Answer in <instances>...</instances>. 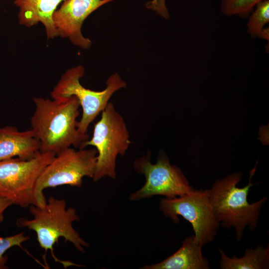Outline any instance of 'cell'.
Instances as JSON below:
<instances>
[{
	"mask_svg": "<svg viewBox=\"0 0 269 269\" xmlns=\"http://www.w3.org/2000/svg\"><path fill=\"white\" fill-rule=\"evenodd\" d=\"M35 109L30 119L31 130L40 144V151L57 154L72 146L84 148L89 139L77 128L78 99L74 96L50 99H33Z\"/></svg>",
	"mask_w": 269,
	"mask_h": 269,
	"instance_id": "6da1fadb",
	"label": "cell"
},
{
	"mask_svg": "<svg viewBox=\"0 0 269 269\" xmlns=\"http://www.w3.org/2000/svg\"><path fill=\"white\" fill-rule=\"evenodd\" d=\"M29 212L33 218L30 219L23 217L18 218L16 225L18 228H25L35 232L40 247L45 251L43 260L46 267L48 266L45 258L48 251H50L55 262L62 264L64 268L71 266L82 267V265L58 259L54 250V245L58 243L61 237L72 243L80 252L84 253L85 248L89 247V243L80 237L72 226L73 222L80 220L75 209L71 207L67 208L63 199L51 196L42 207L30 205Z\"/></svg>",
	"mask_w": 269,
	"mask_h": 269,
	"instance_id": "7a4b0ae2",
	"label": "cell"
},
{
	"mask_svg": "<svg viewBox=\"0 0 269 269\" xmlns=\"http://www.w3.org/2000/svg\"><path fill=\"white\" fill-rule=\"evenodd\" d=\"M255 172V167L251 171L248 184L242 188L237 186L242 174L236 173L217 180L209 189L215 217L223 227L234 228L238 242L247 227L251 231L256 229L261 209L268 200L266 196L252 203L248 201L250 189L254 186L251 179Z\"/></svg>",
	"mask_w": 269,
	"mask_h": 269,
	"instance_id": "3957f363",
	"label": "cell"
},
{
	"mask_svg": "<svg viewBox=\"0 0 269 269\" xmlns=\"http://www.w3.org/2000/svg\"><path fill=\"white\" fill-rule=\"evenodd\" d=\"M131 144L129 133L123 117L112 102L102 112L100 119L94 125L93 135L84 143L97 151V162L92 177L94 182L108 176L115 179L116 160L123 156Z\"/></svg>",
	"mask_w": 269,
	"mask_h": 269,
	"instance_id": "277c9868",
	"label": "cell"
},
{
	"mask_svg": "<svg viewBox=\"0 0 269 269\" xmlns=\"http://www.w3.org/2000/svg\"><path fill=\"white\" fill-rule=\"evenodd\" d=\"M96 149L69 147L55 155L42 170L33 190L34 205L42 207L46 199L43 191L48 188L67 185L81 187L84 177H93L96 165Z\"/></svg>",
	"mask_w": 269,
	"mask_h": 269,
	"instance_id": "5b68a950",
	"label": "cell"
},
{
	"mask_svg": "<svg viewBox=\"0 0 269 269\" xmlns=\"http://www.w3.org/2000/svg\"><path fill=\"white\" fill-rule=\"evenodd\" d=\"M85 73L82 65L73 67L61 76L51 92L52 99L75 96L82 109L81 119L78 121L77 128L82 134H87L90 125L105 109L113 95L127 86L117 73L110 75L106 81V87L96 91L86 88L80 83V79Z\"/></svg>",
	"mask_w": 269,
	"mask_h": 269,
	"instance_id": "8992f818",
	"label": "cell"
},
{
	"mask_svg": "<svg viewBox=\"0 0 269 269\" xmlns=\"http://www.w3.org/2000/svg\"><path fill=\"white\" fill-rule=\"evenodd\" d=\"M159 209L175 223L179 222L178 216L188 221L195 238L202 246L215 239L220 223L211 206L209 189H194L180 196L162 198L159 202Z\"/></svg>",
	"mask_w": 269,
	"mask_h": 269,
	"instance_id": "52a82bcc",
	"label": "cell"
},
{
	"mask_svg": "<svg viewBox=\"0 0 269 269\" xmlns=\"http://www.w3.org/2000/svg\"><path fill=\"white\" fill-rule=\"evenodd\" d=\"M55 155L53 152H40L28 160L14 157L0 160V197L21 208L34 205L36 181Z\"/></svg>",
	"mask_w": 269,
	"mask_h": 269,
	"instance_id": "ba28073f",
	"label": "cell"
},
{
	"mask_svg": "<svg viewBox=\"0 0 269 269\" xmlns=\"http://www.w3.org/2000/svg\"><path fill=\"white\" fill-rule=\"evenodd\" d=\"M150 157L151 154L148 151L134 162V170L144 175L145 182L138 190L130 195L131 201L155 195L174 198L188 194L194 189L180 168L170 163L166 155L160 154L154 164L151 162Z\"/></svg>",
	"mask_w": 269,
	"mask_h": 269,
	"instance_id": "9c48e42d",
	"label": "cell"
},
{
	"mask_svg": "<svg viewBox=\"0 0 269 269\" xmlns=\"http://www.w3.org/2000/svg\"><path fill=\"white\" fill-rule=\"evenodd\" d=\"M113 0H64L52 16L57 37L67 38L75 46L89 49L92 41L82 34L83 23L91 13Z\"/></svg>",
	"mask_w": 269,
	"mask_h": 269,
	"instance_id": "30bf717a",
	"label": "cell"
},
{
	"mask_svg": "<svg viewBox=\"0 0 269 269\" xmlns=\"http://www.w3.org/2000/svg\"><path fill=\"white\" fill-rule=\"evenodd\" d=\"M40 144L30 130L19 131L16 128H0V161L14 157L28 160L40 152Z\"/></svg>",
	"mask_w": 269,
	"mask_h": 269,
	"instance_id": "8fae6325",
	"label": "cell"
},
{
	"mask_svg": "<svg viewBox=\"0 0 269 269\" xmlns=\"http://www.w3.org/2000/svg\"><path fill=\"white\" fill-rule=\"evenodd\" d=\"M64 0H14L19 9L18 23L30 27L41 23L44 27L47 39H53L57 33L52 16L59 4Z\"/></svg>",
	"mask_w": 269,
	"mask_h": 269,
	"instance_id": "7c38bea8",
	"label": "cell"
},
{
	"mask_svg": "<svg viewBox=\"0 0 269 269\" xmlns=\"http://www.w3.org/2000/svg\"><path fill=\"white\" fill-rule=\"evenodd\" d=\"M202 246L194 235L187 237L175 253L161 262L143 269H209V262L202 253Z\"/></svg>",
	"mask_w": 269,
	"mask_h": 269,
	"instance_id": "4fadbf2b",
	"label": "cell"
},
{
	"mask_svg": "<svg viewBox=\"0 0 269 269\" xmlns=\"http://www.w3.org/2000/svg\"><path fill=\"white\" fill-rule=\"evenodd\" d=\"M220 267L222 269H267L269 268V247L259 245L255 249L247 248L244 255L238 258L227 256L221 249Z\"/></svg>",
	"mask_w": 269,
	"mask_h": 269,
	"instance_id": "5bb4252c",
	"label": "cell"
},
{
	"mask_svg": "<svg viewBox=\"0 0 269 269\" xmlns=\"http://www.w3.org/2000/svg\"><path fill=\"white\" fill-rule=\"evenodd\" d=\"M248 17V33L253 38L258 37L261 31L269 22V0L259 2Z\"/></svg>",
	"mask_w": 269,
	"mask_h": 269,
	"instance_id": "9a60e30c",
	"label": "cell"
},
{
	"mask_svg": "<svg viewBox=\"0 0 269 269\" xmlns=\"http://www.w3.org/2000/svg\"><path fill=\"white\" fill-rule=\"evenodd\" d=\"M264 0H221V10L228 16L248 17L255 6Z\"/></svg>",
	"mask_w": 269,
	"mask_h": 269,
	"instance_id": "2e32d148",
	"label": "cell"
},
{
	"mask_svg": "<svg viewBox=\"0 0 269 269\" xmlns=\"http://www.w3.org/2000/svg\"><path fill=\"white\" fill-rule=\"evenodd\" d=\"M29 239L28 236L24 232L6 237H0V269H8L6 263L8 258L5 253L10 248L15 246L19 247L24 251L22 244Z\"/></svg>",
	"mask_w": 269,
	"mask_h": 269,
	"instance_id": "e0dca14e",
	"label": "cell"
},
{
	"mask_svg": "<svg viewBox=\"0 0 269 269\" xmlns=\"http://www.w3.org/2000/svg\"><path fill=\"white\" fill-rule=\"evenodd\" d=\"M166 0H151L145 4V7L165 19L169 17L170 14L166 5Z\"/></svg>",
	"mask_w": 269,
	"mask_h": 269,
	"instance_id": "ac0fdd59",
	"label": "cell"
},
{
	"mask_svg": "<svg viewBox=\"0 0 269 269\" xmlns=\"http://www.w3.org/2000/svg\"><path fill=\"white\" fill-rule=\"evenodd\" d=\"M11 205L12 203L10 201L0 197V223L2 222L3 220L4 211Z\"/></svg>",
	"mask_w": 269,
	"mask_h": 269,
	"instance_id": "d6986e66",
	"label": "cell"
},
{
	"mask_svg": "<svg viewBox=\"0 0 269 269\" xmlns=\"http://www.w3.org/2000/svg\"><path fill=\"white\" fill-rule=\"evenodd\" d=\"M258 38L266 40L268 42L269 41V28L264 27L261 31Z\"/></svg>",
	"mask_w": 269,
	"mask_h": 269,
	"instance_id": "ffe728a7",
	"label": "cell"
}]
</instances>
